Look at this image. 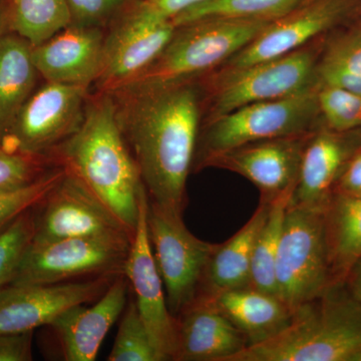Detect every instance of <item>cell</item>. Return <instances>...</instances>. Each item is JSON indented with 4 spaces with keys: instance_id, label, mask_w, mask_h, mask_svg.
<instances>
[{
    "instance_id": "cell-38",
    "label": "cell",
    "mask_w": 361,
    "mask_h": 361,
    "mask_svg": "<svg viewBox=\"0 0 361 361\" xmlns=\"http://www.w3.org/2000/svg\"><path fill=\"white\" fill-rule=\"evenodd\" d=\"M336 192L348 195L361 194V152L355 154L348 161L337 183Z\"/></svg>"
},
{
    "instance_id": "cell-29",
    "label": "cell",
    "mask_w": 361,
    "mask_h": 361,
    "mask_svg": "<svg viewBox=\"0 0 361 361\" xmlns=\"http://www.w3.org/2000/svg\"><path fill=\"white\" fill-rule=\"evenodd\" d=\"M35 209L26 211L0 234V293L13 283L21 259L32 242Z\"/></svg>"
},
{
    "instance_id": "cell-17",
    "label": "cell",
    "mask_w": 361,
    "mask_h": 361,
    "mask_svg": "<svg viewBox=\"0 0 361 361\" xmlns=\"http://www.w3.org/2000/svg\"><path fill=\"white\" fill-rule=\"evenodd\" d=\"M130 289L126 275H118L92 306H73L44 326L63 360H96L106 334L125 310Z\"/></svg>"
},
{
    "instance_id": "cell-8",
    "label": "cell",
    "mask_w": 361,
    "mask_h": 361,
    "mask_svg": "<svg viewBox=\"0 0 361 361\" xmlns=\"http://www.w3.org/2000/svg\"><path fill=\"white\" fill-rule=\"evenodd\" d=\"M132 240L87 237L32 242L11 285L65 283L125 274Z\"/></svg>"
},
{
    "instance_id": "cell-20",
    "label": "cell",
    "mask_w": 361,
    "mask_h": 361,
    "mask_svg": "<svg viewBox=\"0 0 361 361\" xmlns=\"http://www.w3.org/2000/svg\"><path fill=\"white\" fill-rule=\"evenodd\" d=\"M177 323L174 361H230L249 345L227 317L202 301H194Z\"/></svg>"
},
{
    "instance_id": "cell-5",
    "label": "cell",
    "mask_w": 361,
    "mask_h": 361,
    "mask_svg": "<svg viewBox=\"0 0 361 361\" xmlns=\"http://www.w3.org/2000/svg\"><path fill=\"white\" fill-rule=\"evenodd\" d=\"M324 209L287 207L277 256L276 295L292 313L334 285Z\"/></svg>"
},
{
    "instance_id": "cell-33",
    "label": "cell",
    "mask_w": 361,
    "mask_h": 361,
    "mask_svg": "<svg viewBox=\"0 0 361 361\" xmlns=\"http://www.w3.org/2000/svg\"><path fill=\"white\" fill-rule=\"evenodd\" d=\"M320 66L361 77V25L330 45Z\"/></svg>"
},
{
    "instance_id": "cell-14",
    "label": "cell",
    "mask_w": 361,
    "mask_h": 361,
    "mask_svg": "<svg viewBox=\"0 0 361 361\" xmlns=\"http://www.w3.org/2000/svg\"><path fill=\"white\" fill-rule=\"evenodd\" d=\"M361 0H307L271 21L244 49L228 59L225 68H244L285 56L305 47L360 8Z\"/></svg>"
},
{
    "instance_id": "cell-41",
    "label": "cell",
    "mask_w": 361,
    "mask_h": 361,
    "mask_svg": "<svg viewBox=\"0 0 361 361\" xmlns=\"http://www.w3.org/2000/svg\"><path fill=\"white\" fill-rule=\"evenodd\" d=\"M351 361H361V350L358 351V353L351 358Z\"/></svg>"
},
{
    "instance_id": "cell-39",
    "label": "cell",
    "mask_w": 361,
    "mask_h": 361,
    "mask_svg": "<svg viewBox=\"0 0 361 361\" xmlns=\"http://www.w3.org/2000/svg\"><path fill=\"white\" fill-rule=\"evenodd\" d=\"M344 283L348 284L349 293L361 302V258L349 271Z\"/></svg>"
},
{
    "instance_id": "cell-13",
    "label": "cell",
    "mask_w": 361,
    "mask_h": 361,
    "mask_svg": "<svg viewBox=\"0 0 361 361\" xmlns=\"http://www.w3.org/2000/svg\"><path fill=\"white\" fill-rule=\"evenodd\" d=\"M118 276L56 284L9 285L0 293V334H23L47 326L73 306L94 303Z\"/></svg>"
},
{
    "instance_id": "cell-1",
    "label": "cell",
    "mask_w": 361,
    "mask_h": 361,
    "mask_svg": "<svg viewBox=\"0 0 361 361\" xmlns=\"http://www.w3.org/2000/svg\"><path fill=\"white\" fill-rule=\"evenodd\" d=\"M109 94L149 200L184 214L199 137L198 92L185 82Z\"/></svg>"
},
{
    "instance_id": "cell-40",
    "label": "cell",
    "mask_w": 361,
    "mask_h": 361,
    "mask_svg": "<svg viewBox=\"0 0 361 361\" xmlns=\"http://www.w3.org/2000/svg\"><path fill=\"white\" fill-rule=\"evenodd\" d=\"M8 7L9 0H0V39L7 33L11 32V30H9Z\"/></svg>"
},
{
    "instance_id": "cell-10",
    "label": "cell",
    "mask_w": 361,
    "mask_h": 361,
    "mask_svg": "<svg viewBox=\"0 0 361 361\" xmlns=\"http://www.w3.org/2000/svg\"><path fill=\"white\" fill-rule=\"evenodd\" d=\"M35 210L33 243L87 237H134L110 208L68 169Z\"/></svg>"
},
{
    "instance_id": "cell-28",
    "label": "cell",
    "mask_w": 361,
    "mask_h": 361,
    "mask_svg": "<svg viewBox=\"0 0 361 361\" xmlns=\"http://www.w3.org/2000/svg\"><path fill=\"white\" fill-rule=\"evenodd\" d=\"M109 361H161L135 299L130 298L122 314Z\"/></svg>"
},
{
    "instance_id": "cell-19",
    "label": "cell",
    "mask_w": 361,
    "mask_h": 361,
    "mask_svg": "<svg viewBox=\"0 0 361 361\" xmlns=\"http://www.w3.org/2000/svg\"><path fill=\"white\" fill-rule=\"evenodd\" d=\"M342 134L331 130L311 134L290 203L311 208L329 204L344 169L357 154L355 145Z\"/></svg>"
},
{
    "instance_id": "cell-37",
    "label": "cell",
    "mask_w": 361,
    "mask_h": 361,
    "mask_svg": "<svg viewBox=\"0 0 361 361\" xmlns=\"http://www.w3.org/2000/svg\"><path fill=\"white\" fill-rule=\"evenodd\" d=\"M316 75L319 80L320 85L339 87L361 96L360 75H351L348 71L339 68L320 65L316 68Z\"/></svg>"
},
{
    "instance_id": "cell-18",
    "label": "cell",
    "mask_w": 361,
    "mask_h": 361,
    "mask_svg": "<svg viewBox=\"0 0 361 361\" xmlns=\"http://www.w3.org/2000/svg\"><path fill=\"white\" fill-rule=\"evenodd\" d=\"M104 37L99 26L70 25L32 47V59L45 82L89 89L101 70Z\"/></svg>"
},
{
    "instance_id": "cell-16",
    "label": "cell",
    "mask_w": 361,
    "mask_h": 361,
    "mask_svg": "<svg viewBox=\"0 0 361 361\" xmlns=\"http://www.w3.org/2000/svg\"><path fill=\"white\" fill-rule=\"evenodd\" d=\"M175 25L126 11L104 39L101 70L97 78L102 92H111L139 75L168 44Z\"/></svg>"
},
{
    "instance_id": "cell-12",
    "label": "cell",
    "mask_w": 361,
    "mask_h": 361,
    "mask_svg": "<svg viewBox=\"0 0 361 361\" xmlns=\"http://www.w3.org/2000/svg\"><path fill=\"white\" fill-rule=\"evenodd\" d=\"M148 200V193L145 190L140 200L139 218L126 263L125 275L161 361L175 360L177 318L169 310L165 287L149 243L146 219Z\"/></svg>"
},
{
    "instance_id": "cell-23",
    "label": "cell",
    "mask_w": 361,
    "mask_h": 361,
    "mask_svg": "<svg viewBox=\"0 0 361 361\" xmlns=\"http://www.w3.org/2000/svg\"><path fill=\"white\" fill-rule=\"evenodd\" d=\"M39 73L32 45L8 32L0 39V147L6 144L21 109L35 90Z\"/></svg>"
},
{
    "instance_id": "cell-34",
    "label": "cell",
    "mask_w": 361,
    "mask_h": 361,
    "mask_svg": "<svg viewBox=\"0 0 361 361\" xmlns=\"http://www.w3.org/2000/svg\"><path fill=\"white\" fill-rule=\"evenodd\" d=\"M70 8L71 25L97 26L127 0H66Z\"/></svg>"
},
{
    "instance_id": "cell-15",
    "label": "cell",
    "mask_w": 361,
    "mask_h": 361,
    "mask_svg": "<svg viewBox=\"0 0 361 361\" xmlns=\"http://www.w3.org/2000/svg\"><path fill=\"white\" fill-rule=\"evenodd\" d=\"M311 134L250 142L211 157L200 169L222 168L243 176L258 188L260 201L271 203L282 195L293 193Z\"/></svg>"
},
{
    "instance_id": "cell-26",
    "label": "cell",
    "mask_w": 361,
    "mask_h": 361,
    "mask_svg": "<svg viewBox=\"0 0 361 361\" xmlns=\"http://www.w3.org/2000/svg\"><path fill=\"white\" fill-rule=\"evenodd\" d=\"M292 194L271 202L267 219L259 232L252 256L250 286L276 295V262L287 207Z\"/></svg>"
},
{
    "instance_id": "cell-7",
    "label": "cell",
    "mask_w": 361,
    "mask_h": 361,
    "mask_svg": "<svg viewBox=\"0 0 361 361\" xmlns=\"http://www.w3.org/2000/svg\"><path fill=\"white\" fill-rule=\"evenodd\" d=\"M177 211L148 200L147 228L169 310L177 318L196 300L217 244L195 236Z\"/></svg>"
},
{
    "instance_id": "cell-36",
    "label": "cell",
    "mask_w": 361,
    "mask_h": 361,
    "mask_svg": "<svg viewBox=\"0 0 361 361\" xmlns=\"http://www.w3.org/2000/svg\"><path fill=\"white\" fill-rule=\"evenodd\" d=\"M33 332L0 334V361L32 360Z\"/></svg>"
},
{
    "instance_id": "cell-3",
    "label": "cell",
    "mask_w": 361,
    "mask_h": 361,
    "mask_svg": "<svg viewBox=\"0 0 361 361\" xmlns=\"http://www.w3.org/2000/svg\"><path fill=\"white\" fill-rule=\"evenodd\" d=\"M342 283L294 311L286 329L230 361H351L361 350V302Z\"/></svg>"
},
{
    "instance_id": "cell-25",
    "label": "cell",
    "mask_w": 361,
    "mask_h": 361,
    "mask_svg": "<svg viewBox=\"0 0 361 361\" xmlns=\"http://www.w3.org/2000/svg\"><path fill=\"white\" fill-rule=\"evenodd\" d=\"M9 30L32 47L71 25L66 0H9Z\"/></svg>"
},
{
    "instance_id": "cell-35",
    "label": "cell",
    "mask_w": 361,
    "mask_h": 361,
    "mask_svg": "<svg viewBox=\"0 0 361 361\" xmlns=\"http://www.w3.org/2000/svg\"><path fill=\"white\" fill-rule=\"evenodd\" d=\"M203 0H135L130 13L156 20H172L178 14Z\"/></svg>"
},
{
    "instance_id": "cell-31",
    "label": "cell",
    "mask_w": 361,
    "mask_h": 361,
    "mask_svg": "<svg viewBox=\"0 0 361 361\" xmlns=\"http://www.w3.org/2000/svg\"><path fill=\"white\" fill-rule=\"evenodd\" d=\"M320 114L329 129L348 133L361 127V96L330 85H318Z\"/></svg>"
},
{
    "instance_id": "cell-27",
    "label": "cell",
    "mask_w": 361,
    "mask_h": 361,
    "mask_svg": "<svg viewBox=\"0 0 361 361\" xmlns=\"http://www.w3.org/2000/svg\"><path fill=\"white\" fill-rule=\"evenodd\" d=\"M307 0H203L173 18L175 26L203 18L274 21Z\"/></svg>"
},
{
    "instance_id": "cell-24",
    "label": "cell",
    "mask_w": 361,
    "mask_h": 361,
    "mask_svg": "<svg viewBox=\"0 0 361 361\" xmlns=\"http://www.w3.org/2000/svg\"><path fill=\"white\" fill-rule=\"evenodd\" d=\"M324 212L332 279L344 283L361 258V194L334 192Z\"/></svg>"
},
{
    "instance_id": "cell-21",
    "label": "cell",
    "mask_w": 361,
    "mask_h": 361,
    "mask_svg": "<svg viewBox=\"0 0 361 361\" xmlns=\"http://www.w3.org/2000/svg\"><path fill=\"white\" fill-rule=\"evenodd\" d=\"M195 301H202L220 311L243 334L248 346L277 336L288 326L293 315L279 297L250 285L199 296Z\"/></svg>"
},
{
    "instance_id": "cell-4",
    "label": "cell",
    "mask_w": 361,
    "mask_h": 361,
    "mask_svg": "<svg viewBox=\"0 0 361 361\" xmlns=\"http://www.w3.org/2000/svg\"><path fill=\"white\" fill-rule=\"evenodd\" d=\"M269 23L212 16L175 26L172 37L157 58L114 92L189 82L195 75L225 63Z\"/></svg>"
},
{
    "instance_id": "cell-6",
    "label": "cell",
    "mask_w": 361,
    "mask_h": 361,
    "mask_svg": "<svg viewBox=\"0 0 361 361\" xmlns=\"http://www.w3.org/2000/svg\"><path fill=\"white\" fill-rule=\"evenodd\" d=\"M318 87L274 101L246 104L210 121L198 137L193 167L250 142L310 134L319 111Z\"/></svg>"
},
{
    "instance_id": "cell-30",
    "label": "cell",
    "mask_w": 361,
    "mask_h": 361,
    "mask_svg": "<svg viewBox=\"0 0 361 361\" xmlns=\"http://www.w3.org/2000/svg\"><path fill=\"white\" fill-rule=\"evenodd\" d=\"M58 166L51 156L30 155L0 147V193L28 186Z\"/></svg>"
},
{
    "instance_id": "cell-32",
    "label": "cell",
    "mask_w": 361,
    "mask_h": 361,
    "mask_svg": "<svg viewBox=\"0 0 361 361\" xmlns=\"http://www.w3.org/2000/svg\"><path fill=\"white\" fill-rule=\"evenodd\" d=\"M65 171V168L58 166L28 186L0 193V234L26 211L39 205Z\"/></svg>"
},
{
    "instance_id": "cell-9",
    "label": "cell",
    "mask_w": 361,
    "mask_h": 361,
    "mask_svg": "<svg viewBox=\"0 0 361 361\" xmlns=\"http://www.w3.org/2000/svg\"><path fill=\"white\" fill-rule=\"evenodd\" d=\"M316 68L315 51L307 47L255 65L224 68L215 82L211 120L246 104L284 99L312 89Z\"/></svg>"
},
{
    "instance_id": "cell-22",
    "label": "cell",
    "mask_w": 361,
    "mask_h": 361,
    "mask_svg": "<svg viewBox=\"0 0 361 361\" xmlns=\"http://www.w3.org/2000/svg\"><path fill=\"white\" fill-rule=\"evenodd\" d=\"M270 205L268 202L260 201L246 224L224 243L216 245L207 264L198 297L250 285L254 246L267 219Z\"/></svg>"
},
{
    "instance_id": "cell-2",
    "label": "cell",
    "mask_w": 361,
    "mask_h": 361,
    "mask_svg": "<svg viewBox=\"0 0 361 361\" xmlns=\"http://www.w3.org/2000/svg\"><path fill=\"white\" fill-rule=\"evenodd\" d=\"M49 156L82 180L134 234L146 188L111 94L103 92L87 103L78 129Z\"/></svg>"
},
{
    "instance_id": "cell-11",
    "label": "cell",
    "mask_w": 361,
    "mask_h": 361,
    "mask_svg": "<svg viewBox=\"0 0 361 361\" xmlns=\"http://www.w3.org/2000/svg\"><path fill=\"white\" fill-rule=\"evenodd\" d=\"M87 89L49 82L35 90L16 118L4 148L49 156L80 127Z\"/></svg>"
}]
</instances>
